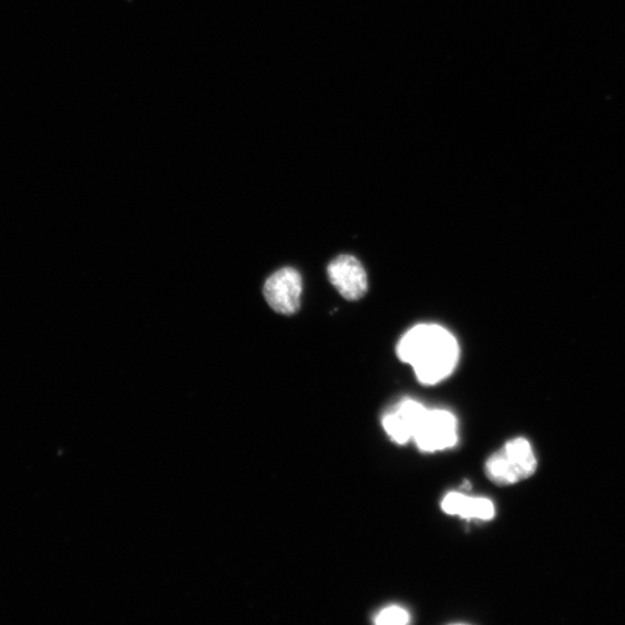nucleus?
<instances>
[{"mask_svg": "<svg viewBox=\"0 0 625 625\" xmlns=\"http://www.w3.org/2000/svg\"><path fill=\"white\" fill-rule=\"evenodd\" d=\"M399 358L411 365L417 380L436 385L449 378L459 361L455 337L437 325H420L410 329L398 345Z\"/></svg>", "mask_w": 625, "mask_h": 625, "instance_id": "obj_1", "label": "nucleus"}, {"mask_svg": "<svg viewBox=\"0 0 625 625\" xmlns=\"http://www.w3.org/2000/svg\"><path fill=\"white\" fill-rule=\"evenodd\" d=\"M536 468L531 442L525 438H514L488 459L485 474L494 484L506 486L531 478Z\"/></svg>", "mask_w": 625, "mask_h": 625, "instance_id": "obj_2", "label": "nucleus"}, {"mask_svg": "<svg viewBox=\"0 0 625 625\" xmlns=\"http://www.w3.org/2000/svg\"><path fill=\"white\" fill-rule=\"evenodd\" d=\"M417 448L427 453L452 449L458 442V421L455 416L444 409H428L414 432Z\"/></svg>", "mask_w": 625, "mask_h": 625, "instance_id": "obj_3", "label": "nucleus"}, {"mask_svg": "<svg viewBox=\"0 0 625 625\" xmlns=\"http://www.w3.org/2000/svg\"><path fill=\"white\" fill-rule=\"evenodd\" d=\"M265 297L270 307L283 316H293L300 308L303 279L294 268L273 274L265 285Z\"/></svg>", "mask_w": 625, "mask_h": 625, "instance_id": "obj_4", "label": "nucleus"}, {"mask_svg": "<svg viewBox=\"0 0 625 625\" xmlns=\"http://www.w3.org/2000/svg\"><path fill=\"white\" fill-rule=\"evenodd\" d=\"M328 278L336 290L348 300H358L368 291L367 271L351 255H341L331 260Z\"/></svg>", "mask_w": 625, "mask_h": 625, "instance_id": "obj_5", "label": "nucleus"}, {"mask_svg": "<svg viewBox=\"0 0 625 625\" xmlns=\"http://www.w3.org/2000/svg\"><path fill=\"white\" fill-rule=\"evenodd\" d=\"M427 410L420 402L404 400L383 416L382 427L390 439L404 445L413 439Z\"/></svg>", "mask_w": 625, "mask_h": 625, "instance_id": "obj_6", "label": "nucleus"}, {"mask_svg": "<svg viewBox=\"0 0 625 625\" xmlns=\"http://www.w3.org/2000/svg\"><path fill=\"white\" fill-rule=\"evenodd\" d=\"M441 510L462 519L489 521L496 515L493 503L488 499L469 498L460 492H450L441 502Z\"/></svg>", "mask_w": 625, "mask_h": 625, "instance_id": "obj_7", "label": "nucleus"}, {"mask_svg": "<svg viewBox=\"0 0 625 625\" xmlns=\"http://www.w3.org/2000/svg\"><path fill=\"white\" fill-rule=\"evenodd\" d=\"M409 622V613L399 606H390L382 609L376 618V623L379 625H406Z\"/></svg>", "mask_w": 625, "mask_h": 625, "instance_id": "obj_8", "label": "nucleus"}]
</instances>
